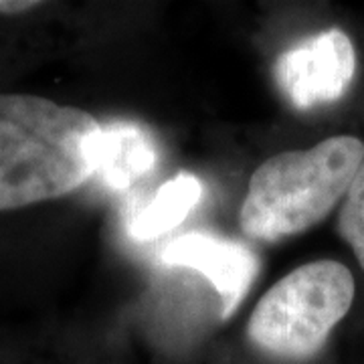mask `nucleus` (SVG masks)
Listing matches in <instances>:
<instances>
[{
	"label": "nucleus",
	"instance_id": "f257e3e1",
	"mask_svg": "<svg viewBox=\"0 0 364 364\" xmlns=\"http://www.w3.org/2000/svg\"><path fill=\"white\" fill-rule=\"evenodd\" d=\"M105 128L77 105L0 93V213L71 195L102 164Z\"/></svg>",
	"mask_w": 364,
	"mask_h": 364
},
{
	"label": "nucleus",
	"instance_id": "f03ea898",
	"mask_svg": "<svg viewBox=\"0 0 364 364\" xmlns=\"http://www.w3.org/2000/svg\"><path fill=\"white\" fill-rule=\"evenodd\" d=\"M363 162L364 142L356 136H332L265 158L239 208L241 233L272 245L310 231L342 203Z\"/></svg>",
	"mask_w": 364,
	"mask_h": 364
},
{
	"label": "nucleus",
	"instance_id": "1a4fd4ad",
	"mask_svg": "<svg viewBox=\"0 0 364 364\" xmlns=\"http://www.w3.org/2000/svg\"><path fill=\"white\" fill-rule=\"evenodd\" d=\"M43 6V2H33V0H0V14H25Z\"/></svg>",
	"mask_w": 364,
	"mask_h": 364
},
{
	"label": "nucleus",
	"instance_id": "7ed1b4c3",
	"mask_svg": "<svg viewBox=\"0 0 364 364\" xmlns=\"http://www.w3.org/2000/svg\"><path fill=\"white\" fill-rule=\"evenodd\" d=\"M356 296L352 272L340 261L304 263L277 279L245 326L251 350L269 364H312Z\"/></svg>",
	"mask_w": 364,
	"mask_h": 364
},
{
	"label": "nucleus",
	"instance_id": "20e7f679",
	"mask_svg": "<svg viewBox=\"0 0 364 364\" xmlns=\"http://www.w3.org/2000/svg\"><path fill=\"white\" fill-rule=\"evenodd\" d=\"M356 69L352 39L338 26H330L282 53L273 65V79L294 109L312 112L340 102L352 87Z\"/></svg>",
	"mask_w": 364,
	"mask_h": 364
},
{
	"label": "nucleus",
	"instance_id": "6e6552de",
	"mask_svg": "<svg viewBox=\"0 0 364 364\" xmlns=\"http://www.w3.org/2000/svg\"><path fill=\"white\" fill-rule=\"evenodd\" d=\"M336 231L364 269V162L340 203Z\"/></svg>",
	"mask_w": 364,
	"mask_h": 364
},
{
	"label": "nucleus",
	"instance_id": "0eeeda50",
	"mask_svg": "<svg viewBox=\"0 0 364 364\" xmlns=\"http://www.w3.org/2000/svg\"><path fill=\"white\" fill-rule=\"evenodd\" d=\"M152 162L154 150L138 132L130 128L105 130L100 170H104L105 178L112 186L124 188L126 184H130L132 178L150 168Z\"/></svg>",
	"mask_w": 364,
	"mask_h": 364
},
{
	"label": "nucleus",
	"instance_id": "423d86ee",
	"mask_svg": "<svg viewBox=\"0 0 364 364\" xmlns=\"http://www.w3.org/2000/svg\"><path fill=\"white\" fill-rule=\"evenodd\" d=\"M200 195L203 184L195 174H176L158 188L150 205L134 219L130 227L132 235L142 241H152L160 235H166L186 219V215L200 200Z\"/></svg>",
	"mask_w": 364,
	"mask_h": 364
},
{
	"label": "nucleus",
	"instance_id": "39448f33",
	"mask_svg": "<svg viewBox=\"0 0 364 364\" xmlns=\"http://www.w3.org/2000/svg\"><path fill=\"white\" fill-rule=\"evenodd\" d=\"M162 261L203 273L221 296L225 318L235 312L259 272V259L251 249L208 233H184L172 239L162 249Z\"/></svg>",
	"mask_w": 364,
	"mask_h": 364
}]
</instances>
